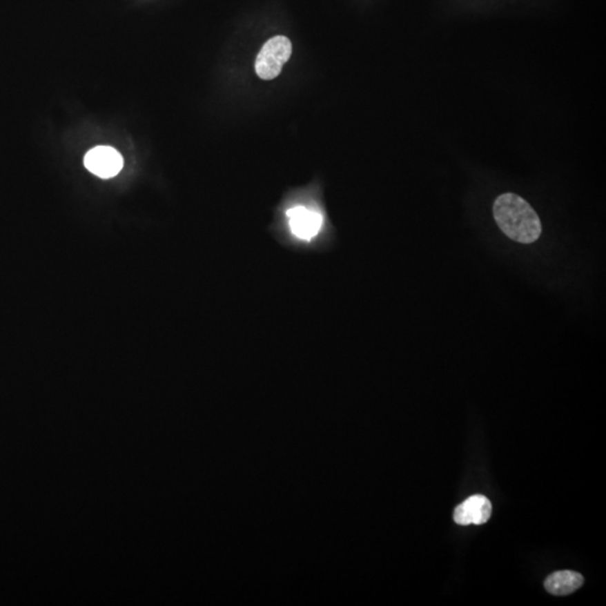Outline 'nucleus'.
<instances>
[{
  "instance_id": "423d86ee",
  "label": "nucleus",
  "mask_w": 606,
  "mask_h": 606,
  "mask_svg": "<svg viewBox=\"0 0 606 606\" xmlns=\"http://www.w3.org/2000/svg\"><path fill=\"white\" fill-rule=\"evenodd\" d=\"M584 584L582 575L571 570H563L551 574L545 582V587L550 594L563 596L577 591Z\"/></svg>"
},
{
  "instance_id": "7ed1b4c3",
  "label": "nucleus",
  "mask_w": 606,
  "mask_h": 606,
  "mask_svg": "<svg viewBox=\"0 0 606 606\" xmlns=\"http://www.w3.org/2000/svg\"><path fill=\"white\" fill-rule=\"evenodd\" d=\"M285 215L292 240L302 244H311L318 240L324 222L320 211L304 206H295L286 211Z\"/></svg>"
},
{
  "instance_id": "20e7f679",
  "label": "nucleus",
  "mask_w": 606,
  "mask_h": 606,
  "mask_svg": "<svg viewBox=\"0 0 606 606\" xmlns=\"http://www.w3.org/2000/svg\"><path fill=\"white\" fill-rule=\"evenodd\" d=\"M84 166L97 177L110 179L121 171L124 159L113 147L98 146L86 154Z\"/></svg>"
},
{
  "instance_id": "f03ea898",
  "label": "nucleus",
  "mask_w": 606,
  "mask_h": 606,
  "mask_svg": "<svg viewBox=\"0 0 606 606\" xmlns=\"http://www.w3.org/2000/svg\"><path fill=\"white\" fill-rule=\"evenodd\" d=\"M291 55L292 44L288 37H272L265 43L256 57V75L263 80H273L281 73Z\"/></svg>"
},
{
  "instance_id": "f257e3e1",
  "label": "nucleus",
  "mask_w": 606,
  "mask_h": 606,
  "mask_svg": "<svg viewBox=\"0 0 606 606\" xmlns=\"http://www.w3.org/2000/svg\"><path fill=\"white\" fill-rule=\"evenodd\" d=\"M493 216L498 228L516 243H534L543 233L538 213L529 202L514 193L498 195L493 204Z\"/></svg>"
},
{
  "instance_id": "39448f33",
  "label": "nucleus",
  "mask_w": 606,
  "mask_h": 606,
  "mask_svg": "<svg viewBox=\"0 0 606 606\" xmlns=\"http://www.w3.org/2000/svg\"><path fill=\"white\" fill-rule=\"evenodd\" d=\"M492 514V505L487 496H473L462 502L453 511V520L457 525H483Z\"/></svg>"
}]
</instances>
